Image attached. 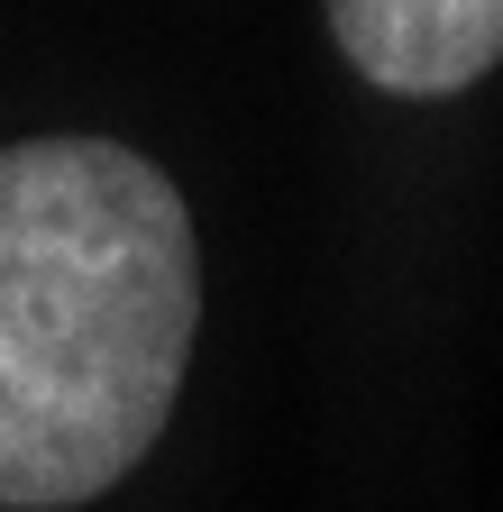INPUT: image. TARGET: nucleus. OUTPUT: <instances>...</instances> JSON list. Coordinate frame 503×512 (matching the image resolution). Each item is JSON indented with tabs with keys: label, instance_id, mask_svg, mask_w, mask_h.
<instances>
[{
	"label": "nucleus",
	"instance_id": "f03ea898",
	"mask_svg": "<svg viewBox=\"0 0 503 512\" xmlns=\"http://www.w3.org/2000/svg\"><path fill=\"white\" fill-rule=\"evenodd\" d=\"M339 55L375 92L449 101L503 64V0H330Z\"/></svg>",
	"mask_w": 503,
	"mask_h": 512
},
{
	"label": "nucleus",
	"instance_id": "f257e3e1",
	"mask_svg": "<svg viewBox=\"0 0 503 512\" xmlns=\"http://www.w3.org/2000/svg\"><path fill=\"white\" fill-rule=\"evenodd\" d=\"M193 330V211L138 147H0V503L65 512L110 494L156 448Z\"/></svg>",
	"mask_w": 503,
	"mask_h": 512
}]
</instances>
